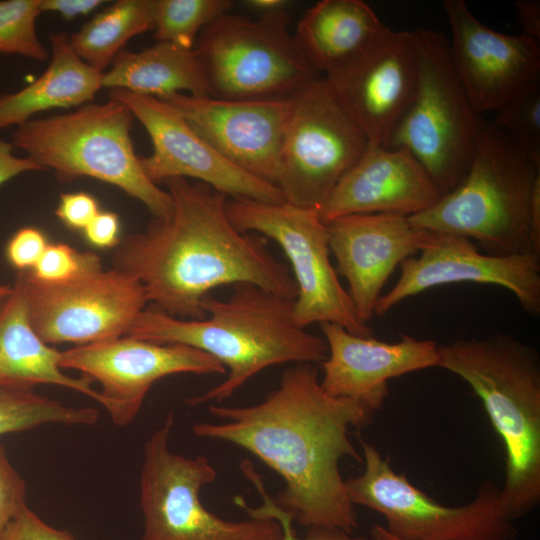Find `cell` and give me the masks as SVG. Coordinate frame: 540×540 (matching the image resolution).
<instances>
[{
  "mask_svg": "<svg viewBox=\"0 0 540 540\" xmlns=\"http://www.w3.org/2000/svg\"><path fill=\"white\" fill-rule=\"evenodd\" d=\"M217 422H196V437L243 448L276 472L284 488L273 503L307 528H358L339 463H363L349 437L351 427L368 426L374 417L361 403L327 394L315 364H296L283 372L278 387L248 406L210 404Z\"/></svg>",
  "mask_w": 540,
  "mask_h": 540,
  "instance_id": "6da1fadb",
  "label": "cell"
},
{
  "mask_svg": "<svg viewBox=\"0 0 540 540\" xmlns=\"http://www.w3.org/2000/svg\"><path fill=\"white\" fill-rule=\"evenodd\" d=\"M164 183L170 213L120 240L112 262L142 284L148 302L170 316L196 320L205 317L203 299L220 286L253 284L295 300L288 267L271 253L267 238L233 225L225 195L186 178Z\"/></svg>",
  "mask_w": 540,
  "mask_h": 540,
  "instance_id": "7a4b0ae2",
  "label": "cell"
},
{
  "mask_svg": "<svg viewBox=\"0 0 540 540\" xmlns=\"http://www.w3.org/2000/svg\"><path fill=\"white\" fill-rule=\"evenodd\" d=\"M293 305V299L253 284H236L227 300L210 295L203 299L202 319H181L154 306L145 308L126 336L191 346L218 360L227 370L225 380L185 402L190 407L221 404L268 367L326 359V341L295 324Z\"/></svg>",
  "mask_w": 540,
  "mask_h": 540,
  "instance_id": "3957f363",
  "label": "cell"
},
{
  "mask_svg": "<svg viewBox=\"0 0 540 540\" xmlns=\"http://www.w3.org/2000/svg\"><path fill=\"white\" fill-rule=\"evenodd\" d=\"M437 367L463 379L481 400L505 449L503 502L512 521L540 502V358L509 334L438 346Z\"/></svg>",
  "mask_w": 540,
  "mask_h": 540,
  "instance_id": "277c9868",
  "label": "cell"
},
{
  "mask_svg": "<svg viewBox=\"0 0 540 540\" xmlns=\"http://www.w3.org/2000/svg\"><path fill=\"white\" fill-rule=\"evenodd\" d=\"M539 183L540 165L504 131L484 121L462 180L409 220L421 230L474 239L486 254L540 256L531 222Z\"/></svg>",
  "mask_w": 540,
  "mask_h": 540,
  "instance_id": "5b68a950",
  "label": "cell"
},
{
  "mask_svg": "<svg viewBox=\"0 0 540 540\" xmlns=\"http://www.w3.org/2000/svg\"><path fill=\"white\" fill-rule=\"evenodd\" d=\"M134 119L126 104L109 98L66 114L31 119L18 126L11 143L43 170H52L60 182L91 177L137 199L154 218L165 217L172 198L142 168L131 138Z\"/></svg>",
  "mask_w": 540,
  "mask_h": 540,
  "instance_id": "8992f818",
  "label": "cell"
},
{
  "mask_svg": "<svg viewBox=\"0 0 540 540\" xmlns=\"http://www.w3.org/2000/svg\"><path fill=\"white\" fill-rule=\"evenodd\" d=\"M287 11L256 19L226 13L207 25L194 52L212 98L290 101L321 76L288 25Z\"/></svg>",
  "mask_w": 540,
  "mask_h": 540,
  "instance_id": "52a82bcc",
  "label": "cell"
},
{
  "mask_svg": "<svg viewBox=\"0 0 540 540\" xmlns=\"http://www.w3.org/2000/svg\"><path fill=\"white\" fill-rule=\"evenodd\" d=\"M412 31L417 89L387 147L410 151L444 195L466 174L484 120L457 77L445 35L424 28Z\"/></svg>",
  "mask_w": 540,
  "mask_h": 540,
  "instance_id": "ba28073f",
  "label": "cell"
},
{
  "mask_svg": "<svg viewBox=\"0 0 540 540\" xmlns=\"http://www.w3.org/2000/svg\"><path fill=\"white\" fill-rule=\"evenodd\" d=\"M173 425L169 413L144 445L141 540H282L280 520L262 508L232 521L204 507L201 490L216 480L217 471L204 455L188 458L170 450Z\"/></svg>",
  "mask_w": 540,
  "mask_h": 540,
  "instance_id": "9c48e42d",
  "label": "cell"
},
{
  "mask_svg": "<svg viewBox=\"0 0 540 540\" xmlns=\"http://www.w3.org/2000/svg\"><path fill=\"white\" fill-rule=\"evenodd\" d=\"M363 471L345 479L352 504L385 519L384 528L399 540H515L501 488L490 480L475 498L460 506L443 505L398 473L375 445L359 438Z\"/></svg>",
  "mask_w": 540,
  "mask_h": 540,
  "instance_id": "30bf717a",
  "label": "cell"
},
{
  "mask_svg": "<svg viewBox=\"0 0 540 540\" xmlns=\"http://www.w3.org/2000/svg\"><path fill=\"white\" fill-rule=\"evenodd\" d=\"M226 211L238 230L270 238L283 250L297 286L293 316L299 328L334 323L357 336L372 337L331 263L328 228L318 209L231 198Z\"/></svg>",
  "mask_w": 540,
  "mask_h": 540,
  "instance_id": "8fae6325",
  "label": "cell"
},
{
  "mask_svg": "<svg viewBox=\"0 0 540 540\" xmlns=\"http://www.w3.org/2000/svg\"><path fill=\"white\" fill-rule=\"evenodd\" d=\"M14 284L24 295L32 327L49 345L126 336L148 302L138 280L115 268L105 270L93 252L65 282H43L27 270L18 271Z\"/></svg>",
  "mask_w": 540,
  "mask_h": 540,
  "instance_id": "7c38bea8",
  "label": "cell"
},
{
  "mask_svg": "<svg viewBox=\"0 0 540 540\" xmlns=\"http://www.w3.org/2000/svg\"><path fill=\"white\" fill-rule=\"evenodd\" d=\"M368 142L332 96L324 77L292 101L278 156L285 202L318 209Z\"/></svg>",
  "mask_w": 540,
  "mask_h": 540,
  "instance_id": "4fadbf2b",
  "label": "cell"
},
{
  "mask_svg": "<svg viewBox=\"0 0 540 540\" xmlns=\"http://www.w3.org/2000/svg\"><path fill=\"white\" fill-rule=\"evenodd\" d=\"M60 366L77 370L100 383L101 405L118 426H126L134 420L153 384L164 377L183 373H227L218 360L194 347L129 336L62 351Z\"/></svg>",
  "mask_w": 540,
  "mask_h": 540,
  "instance_id": "5bb4252c",
  "label": "cell"
},
{
  "mask_svg": "<svg viewBox=\"0 0 540 540\" xmlns=\"http://www.w3.org/2000/svg\"><path fill=\"white\" fill-rule=\"evenodd\" d=\"M108 96L126 104L147 131L153 152L140 162L153 183L193 178L232 199L285 202L278 186L226 160L165 102L124 89H110Z\"/></svg>",
  "mask_w": 540,
  "mask_h": 540,
  "instance_id": "9a60e30c",
  "label": "cell"
},
{
  "mask_svg": "<svg viewBox=\"0 0 540 540\" xmlns=\"http://www.w3.org/2000/svg\"><path fill=\"white\" fill-rule=\"evenodd\" d=\"M324 79L368 144L387 147L417 89L413 31L388 27L366 52Z\"/></svg>",
  "mask_w": 540,
  "mask_h": 540,
  "instance_id": "2e32d148",
  "label": "cell"
},
{
  "mask_svg": "<svg viewBox=\"0 0 540 540\" xmlns=\"http://www.w3.org/2000/svg\"><path fill=\"white\" fill-rule=\"evenodd\" d=\"M419 253V256L409 257L400 263V277L379 298L375 315L383 316L404 299L430 288L461 282L506 288L526 312L539 315V255L480 253L466 237L432 231H428Z\"/></svg>",
  "mask_w": 540,
  "mask_h": 540,
  "instance_id": "e0dca14e",
  "label": "cell"
},
{
  "mask_svg": "<svg viewBox=\"0 0 540 540\" xmlns=\"http://www.w3.org/2000/svg\"><path fill=\"white\" fill-rule=\"evenodd\" d=\"M442 5L452 34L451 63L477 113H495L540 79V43L491 29L463 0Z\"/></svg>",
  "mask_w": 540,
  "mask_h": 540,
  "instance_id": "ac0fdd59",
  "label": "cell"
},
{
  "mask_svg": "<svg viewBox=\"0 0 540 540\" xmlns=\"http://www.w3.org/2000/svg\"><path fill=\"white\" fill-rule=\"evenodd\" d=\"M159 100L176 110L226 160L276 185L279 150L293 99L228 101L176 93Z\"/></svg>",
  "mask_w": 540,
  "mask_h": 540,
  "instance_id": "d6986e66",
  "label": "cell"
},
{
  "mask_svg": "<svg viewBox=\"0 0 540 540\" xmlns=\"http://www.w3.org/2000/svg\"><path fill=\"white\" fill-rule=\"evenodd\" d=\"M326 224L335 270L347 280L356 313L367 324L390 275L420 252L428 231L414 227L407 216L391 213L350 214Z\"/></svg>",
  "mask_w": 540,
  "mask_h": 540,
  "instance_id": "ffe728a7",
  "label": "cell"
},
{
  "mask_svg": "<svg viewBox=\"0 0 540 540\" xmlns=\"http://www.w3.org/2000/svg\"><path fill=\"white\" fill-rule=\"evenodd\" d=\"M328 354L321 363L323 390L355 400L375 413L389 394L390 379L437 367L438 346L432 340L401 335L396 342L360 337L334 323L320 324Z\"/></svg>",
  "mask_w": 540,
  "mask_h": 540,
  "instance_id": "44dd1931",
  "label": "cell"
},
{
  "mask_svg": "<svg viewBox=\"0 0 540 540\" xmlns=\"http://www.w3.org/2000/svg\"><path fill=\"white\" fill-rule=\"evenodd\" d=\"M442 196L410 151L368 144L318 213L325 223L350 214L391 213L410 217L426 211Z\"/></svg>",
  "mask_w": 540,
  "mask_h": 540,
  "instance_id": "7402d4cb",
  "label": "cell"
},
{
  "mask_svg": "<svg viewBox=\"0 0 540 540\" xmlns=\"http://www.w3.org/2000/svg\"><path fill=\"white\" fill-rule=\"evenodd\" d=\"M387 28L362 0H322L303 14L294 37L311 66L325 77L361 56Z\"/></svg>",
  "mask_w": 540,
  "mask_h": 540,
  "instance_id": "603a6c76",
  "label": "cell"
},
{
  "mask_svg": "<svg viewBox=\"0 0 540 540\" xmlns=\"http://www.w3.org/2000/svg\"><path fill=\"white\" fill-rule=\"evenodd\" d=\"M0 308V387L33 389L53 384L80 392L102 404L100 391L85 376L73 377L60 366L61 352L45 343L29 319L24 295L17 285Z\"/></svg>",
  "mask_w": 540,
  "mask_h": 540,
  "instance_id": "cb8c5ba5",
  "label": "cell"
},
{
  "mask_svg": "<svg viewBox=\"0 0 540 540\" xmlns=\"http://www.w3.org/2000/svg\"><path fill=\"white\" fill-rule=\"evenodd\" d=\"M49 40L52 56L46 70L26 87L0 93V129L20 126L43 111L91 103L102 88V73L75 53L67 33H52Z\"/></svg>",
  "mask_w": 540,
  "mask_h": 540,
  "instance_id": "d4e9b609",
  "label": "cell"
},
{
  "mask_svg": "<svg viewBox=\"0 0 540 540\" xmlns=\"http://www.w3.org/2000/svg\"><path fill=\"white\" fill-rule=\"evenodd\" d=\"M101 84L157 99L184 92L209 96L194 49L168 42L138 52L123 49L102 73Z\"/></svg>",
  "mask_w": 540,
  "mask_h": 540,
  "instance_id": "484cf974",
  "label": "cell"
},
{
  "mask_svg": "<svg viewBox=\"0 0 540 540\" xmlns=\"http://www.w3.org/2000/svg\"><path fill=\"white\" fill-rule=\"evenodd\" d=\"M156 0H118L70 36L75 53L104 73L133 37L153 30Z\"/></svg>",
  "mask_w": 540,
  "mask_h": 540,
  "instance_id": "4316f807",
  "label": "cell"
},
{
  "mask_svg": "<svg viewBox=\"0 0 540 540\" xmlns=\"http://www.w3.org/2000/svg\"><path fill=\"white\" fill-rule=\"evenodd\" d=\"M98 417L95 408L67 406L30 388L0 387V436L44 424L93 425Z\"/></svg>",
  "mask_w": 540,
  "mask_h": 540,
  "instance_id": "83f0119b",
  "label": "cell"
},
{
  "mask_svg": "<svg viewBox=\"0 0 540 540\" xmlns=\"http://www.w3.org/2000/svg\"><path fill=\"white\" fill-rule=\"evenodd\" d=\"M232 6L229 0H156L154 38L193 49L202 30Z\"/></svg>",
  "mask_w": 540,
  "mask_h": 540,
  "instance_id": "f1b7e54d",
  "label": "cell"
},
{
  "mask_svg": "<svg viewBox=\"0 0 540 540\" xmlns=\"http://www.w3.org/2000/svg\"><path fill=\"white\" fill-rule=\"evenodd\" d=\"M41 13V0L0 1V53L46 60L48 50L36 31Z\"/></svg>",
  "mask_w": 540,
  "mask_h": 540,
  "instance_id": "f546056e",
  "label": "cell"
},
{
  "mask_svg": "<svg viewBox=\"0 0 540 540\" xmlns=\"http://www.w3.org/2000/svg\"><path fill=\"white\" fill-rule=\"evenodd\" d=\"M492 123L540 165V79L497 110Z\"/></svg>",
  "mask_w": 540,
  "mask_h": 540,
  "instance_id": "4dcf8cb0",
  "label": "cell"
},
{
  "mask_svg": "<svg viewBox=\"0 0 540 540\" xmlns=\"http://www.w3.org/2000/svg\"><path fill=\"white\" fill-rule=\"evenodd\" d=\"M89 254L90 251L79 252L65 243H49L30 272L43 282H65L82 269Z\"/></svg>",
  "mask_w": 540,
  "mask_h": 540,
  "instance_id": "1f68e13d",
  "label": "cell"
},
{
  "mask_svg": "<svg viewBox=\"0 0 540 540\" xmlns=\"http://www.w3.org/2000/svg\"><path fill=\"white\" fill-rule=\"evenodd\" d=\"M26 506L25 482L0 444V540L9 524Z\"/></svg>",
  "mask_w": 540,
  "mask_h": 540,
  "instance_id": "d6a6232c",
  "label": "cell"
},
{
  "mask_svg": "<svg viewBox=\"0 0 540 540\" xmlns=\"http://www.w3.org/2000/svg\"><path fill=\"white\" fill-rule=\"evenodd\" d=\"M45 234L36 227L19 229L7 243L8 262L18 271L32 270L48 245Z\"/></svg>",
  "mask_w": 540,
  "mask_h": 540,
  "instance_id": "836d02e7",
  "label": "cell"
},
{
  "mask_svg": "<svg viewBox=\"0 0 540 540\" xmlns=\"http://www.w3.org/2000/svg\"><path fill=\"white\" fill-rule=\"evenodd\" d=\"M1 540H77L69 531L56 529L26 506L9 524Z\"/></svg>",
  "mask_w": 540,
  "mask_h": 540,
  "instance_id": "e575fe53",
  "label": "cell"
},
{
  "mask_svg": "<svg viewBox=\"0 0 540 540\" xmlns=\"http://www.w3.org/2000/svg\"><path fill=\"white\" fill-rule=\"evenodd\" d=\"M100 211L96 198L81 191L61 194L55 214L68 228L83 231Z\"/></svg>",
  "mask_w": 540,
  "mask_h": 540,
  "instance_id": "d590c367",
  "label": "cell"
},
{
  "mask_svg": "<svg viewBox=\"0 0 540 540\" xmlns=\"http://www.w3.org/2000/svg\"><path fill=\"white\" fill-rule=\"evenodd\" d=\"M86 240L98 248H110L120 242V220L112 211H100L83 230Z\"/></svg>",
  "mask_w": 540,
  "mask_h": 540,
  "instance_id": "8d00e7d4",
  "label": "cell"
},
{
  "mask_svg": "<svg viewBox=\"0 0 540 540\" xmlns=\"http://www.w3.org/2000/svg\"><path fill=\"white\" fill-rule=\"evenodd\" d=\"M266 503L263 506L265 510L275 515L281 522L283 527V537L282 540H370L363 536H357L354 534L346 533L341 530L335 529H325V528H313L308 529V532L305 537L299 538L295 534L292 528L291 518L277 508L273 501L268 497H264Z\"/></svg>",
  "mask_w": 540,
  "mask_h": 540,
  "instance_id": "74e56055",
  "label": "cell"
},
{
  "mask_svg": "<svg viewBox=\"0 0 540 540\" xmlns=\"http://www.w3.org/2000/svg\"><path fill=\"white\" fill-rule=\"evenodd\" d=\"M11 142L0 139V186L13 177L28 171L43 169L28 157H17Z\"/></svg>",
  "mask_w": 540,
  "mask_h": 540,
  "instance_id": "f35d334b",
  "label": "cell"
},
{
  "mask_svg": "<svg viewBox=\"0 0 540 540\" xmlns=\"http://www.w3.org/2000/svg\"><path fill=\"white\" fill-rule=\"evenodd\" d=\"M106 1L102 0H41L43 12L57 13L70 21L76 17L88 15Z\"/></svg>",
  "mask_w": 540,
  "mask_h": 540,
  "instance_id": "ab89813d",
  "label": "cell"
},
{
  "mask_svg": "<svg viewBox=\"0 0 540 540\" xmlns=\"http://www.w3.org/2000/svg\"><path fill=\"white\" fill-rule=\"evenodd\" d=\"M514 7L522 29L520 34L540 43V1L518 0Z\"/></svg>",
  "mask_w": 540,
  "mask_h": 540,
  "instance_id": "60d3db41",
  "label": "cell"
},
{
  "mask_svg": "<svg viewBox=\"0 0 540 540\" xmlns=\"http://www.w3.org/2000/svg\"><path fill=\"white\" fill-rule=\"evenodd\" d=\"M289 3L286 0H249L246 5L259 15H267L287 11Z\"/></svg>",
  "mask_w": 540,
  "mask_h": 540,
  "instance_id": "b9f144b4",
  "label": "cell"
},
{
  "mask_svg": "<svg viewBox=\"0 0 540 540\" xmlns=\"http://www.w3.org/2000/svg\"><path fill=\"white\" fill-rule=\"evenodd\" d=\"M371 540H399L390 534L382 525L376 524L371 529Z\"/></svg>",
  "mask_w": 540,
  "mask_h": 540,
  "instance_id": "7bdbcfd3",
  "label": "cell"
},
{
  "mask_svg": "<svg viewBox=\"0 0 540 540\" xmlns=\"http://www.w3.org/2000/svg\"><path fill=\"white\" fill-rule=\"evenodd\" d=\"M12 286L0 285V301H3L12 293Z\"/></svg>",
  "mask_w": 540,
  "mask_h": 540,
  "instance_id": "ee69618b",
  "label": "cell"
}]
</instances>
